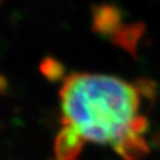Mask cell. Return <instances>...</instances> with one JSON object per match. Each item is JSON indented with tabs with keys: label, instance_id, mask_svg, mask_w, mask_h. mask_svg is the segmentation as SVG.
Returning a JSON list of instances; mask_svg holds the SVG:
<instances>
[{
	"label": "cell",
	"instance_id": "6da1fadb",
	"mask_svg": "<svg viewBox=\"0 0 160 160\" xmlns=\"http://www.w3.org/2000/svg\"><path fill=\"white\" fill-rule=\"evenodd\" d=\"M154 94L148 80L127 82L109 75L72 72L59 90L62 122L86 141L110 146L122 160H141L149 152L146 108Z\"/></svg>",
	"mask_w": 160,
	"mask_h": 160
},
{
	"label": "cell",
	"instance_id": "7a4b0ae2",
	"mask_svg": "<svg viewBox=\"0 0 160 160\" xmlns=\"http://www.w3.org/2000/svg\"><path fill=\"white\" fill-rule=\"evenodd\" d=\"M92 29L102 37L112 38L123 26L122 10L114 4H98L92 6Z\"/></svg>",
	"mask_w": 160,
	"mask_h": 160
},
{
	"label": "cell",
	"instance_id": "3957f363",
	"mask_svg": "<svg viewBox=\"0 0 160 160\" xmlns=\"http://www.w3.org/2000/svg\"><path fill=\"white\" fill-rule=\"evenodd\" d=\"M62 123L53 143L55 160H78L86 140L71 125Z\"/></svg>",
	"mask_w": 160,
	"mask_h": 160
},
{
	"label": "cell",
	"instance_id": "277c9868",
	"mask_svg": "<svg viewBox=\"0 0 160 160\" xmlns=\"http://www.w3.org/2000/svg\"><path fill=\"white\" fill-rule=\"evenodd\" d=\"M143 30L145 25L142 23L123 25L120 31L110 38V40L115 45L120 46L121 49L134 55V52L137 51L138 44L141 39V36L143 34Z\"/></svg>",
	"mask_w": 160,
	"mask_h": 160
},
{
	"label": "cell",
	"instance_id": "5b68a950",
	"mask_svg": "<svg viewBox=\"0 0 160 160\" xmlns=\"http://www.w3.org/2000/svg\"><path fill=\"white\" fill-rule=\"evenodd\" d=\"M39 72L50 82H58L63 80L65 75L64 64L52 56H45L39 62Z\"/></svg>",
	"mask_w": 160,
	"mask_h": 160
},
{
	"label": "cell",
	"instance_id": "8992f818",
	"mask_svg": "<svg viewBox=\"0 0 160 160\" xmlns=\"http://www.w3.org/2000/svg\"><path fill=\"white\" fill-rule=\"evenodd\" d=\"M8 88H10L8 80L6 78L4 75L0 74V95H5V94H7Z\"/></svg>",
	"mask_w": 160,
	"mask_h": 160
},
{
	"label": "cell",
	"instance_id": "52a82bcc",
	"mask_svg": "<svg viewBox=\"0 0 160 160\" xmlns=\"http://www.w3.org/2000/svg\"><path fill=\"white\" fill-rule=\"evenodd\" d=\"M2 4H4V0H0V6L2 5Z\"/></svg>",
	"mask_w": 160,
	"mask_h": 160
}]
</instances>
